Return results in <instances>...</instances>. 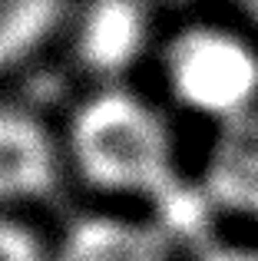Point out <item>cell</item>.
I'll return each mask as SVG.
<instances>
[{"mask_svg": "<svg viewBox=\"0 0 258 261\" xmlns=\"http://www.w3.org/2000/svg\"><path fill=\"white\" fill-rule=\"evenodd\" d=\"M179 242L156 218L90 212L50 245L53 261H179Z\"/></svg>", "mask_w": 258, "mask_h": 261, "instance_id": "obj_4", "label": "cell"}, {"mask_svg": "<svg viewBox=\"0 0 258 261\" xmlns=\"http://www.w3.org/2000/svg\"><path fill=\"white\" fill-rule=\"evenodd\" d=\"M0 261H53V251L27 222L0 212Z\"/></svg>", "mask_w": 258, "mask_h": 261, "instance_id": "obj_8", "label": "cell"}, {"mask_svg": "<svg viewBox=\"0 0 258 261\" xmlns=\"http://www.w3.org/2000/svg\"><path fill=\"white\" fill-rule=\"evenodd\" d=\"M60 146L40 116L0 106V205L37 202L60 178Z\"/></svg>", "mask_w": 258, "mask_h": 261, "instance_id": "obj_5", "label": "cell"}, {"mask_svg": "<svg viewBox=\"0 0 258 261\" xmlns=\"http://www.w3.org/2000/svg\"><path fill=\"white\" fill-rule=\"evenodd\" d=\"M162 80L186 113L219 129L258 109V43L235 27L189 23L162 50Z\"/></svg>", "mask_w": 258, "mask_h": 261, "instance_id": "obj_2", "label": "cell"}, {"mask_svg": "<svg viewBox=\"0 0 258 261\" xmlns=\"http://www.w3.org/2000/svg\"><path fill=\"white\" fill-rule=\"evenodd\" d=\"M228 4H232L235 13L248 23V30L258 33V0H228Z\"/></svg>", "mask_w": 258, "mask_h": 261, "instance_id": "obj_10", "label": "cell"}, {"mask_svg": "<svg viewBox=\"0 0 258 261\" xmlns=\"http://www.w3.org/2000/svg\"><path fill=\"white\" fill-rule=\"evenodd\" d=\"M199 185L215 215L258 225V109L215 129Z\"/></svg>", "mask_w": 258, "mask_h": 261, "instance_id": "obj_6", "label": "cell"}, {"mask_svg": "<svg viewBox=\"0 0 258 261\" xmlns=\"http://www.w3.org/2000/svg\"><path fill=\"white\" fill-rule=\"evenodd\" d=\"M192 261H258L255 242H212L202 245Z\"/></svg>", "mask_w": 258, "mask_h": 261, "instance_id": "obj_9", "label": "cell"}, {"mask_svg": "<svg viewBox=\"0 0 258 261\" xmlns=\"http://www.w3.org/2000/svg\"><path fill=\"white\" fill-rule=\"evenodd\" d=\"M66 159L90 189L162 208L182 189L172 133L159 109L119 83L90 93L70 116Z\"/></svg>", "mask_w": 258, "mask_h": 261, "instance_id": "obj_1", "label": "cell"}, {"mask_svg": "<svg viewBox=\"0 0 258 261\" xmlns=\"http://www.w3.org/2000/svg\"><path fill=\"white\" fill-rule=\"evenodd\" d=\"M66 0H0V70L23 63L46 43Z\"/></svg>", "mask_w": 258, "mask_h": 261, "instance_id": "obj_7", "label": "cell"}, {"mask_svg": "<svg viewBox=\"0 0 258 261\" xmlns=\"http://www.w3.org/2000/svg\"><path fill=\"white\" fill-rule=\"evenodd\" d=\"M149 43V13L142 0H86L73 30V50L86 73L116 83L136 66Z\"/></svg>", "mask_w": 258, "mask_h": 261, "instance_id": "obj_3", "label": "cell"}]
</instances>
